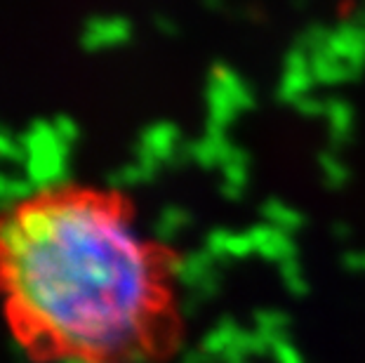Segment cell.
<instances>
[{"label":"cell","mask_w":365,"mask_h":363,"mask_svg":"<svg viewBox=\"0 0 365 363\" xmlns=\"http://www.w3.org/2000/svg\"><path fill=\"white\" fill-rule=\"evenodd\" d=\"M182 260L118 189L54 182L0 210V314L34 363H165Z\"/></svg>","instance_id":"obj_1"}]
</instances>
